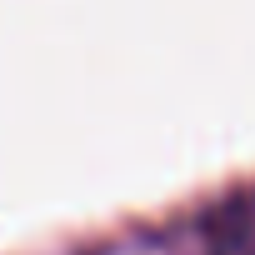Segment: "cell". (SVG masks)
<instances>
[{
  "mask_svg": "<svg viewBox=\"0 0 255 255\" xmlns=\"http://www.w3.org/2000/svg\"><path fill=\"white\" fill-rule=\"evenodd\" d=\"M205 250L210 255H255V195H240L210 215Z\"/></svg>",
  "mask_w": 255,
  "mask_h": 255,
  "instance_id": "cell-1",
  "label": "cell"
}]
</instances>
